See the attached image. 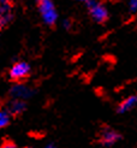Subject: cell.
I'll list each match as a JSON object with an SVG mask.
<instances>
[{
    "label": "cell",
    "instance_id": "1",
    "mask_svg": "<svg viewBox=\"0 0 137 148\" xmlns=\"http://www.w3.org/2000/svg\"><path fill=\"white\" fill-rule=\"evenodd\" d=\"M85 6L88 9L89 16L94 22H96L99 24H104L107 22L108 17H110V11H108L106 5H104L99 0H89L85 4Z\"/></svg>",
    "mask_w": 137,
    "mask_h": 148
},
{
    "label": "cell",
    "instance_id": "12",
    "mask_svg": "<svg viewBox=\"0 0 137 148\" xmlns=\"http://www.w3.org/2000/svg\"><path fill=\"white\" fill-rule=\"evenodd\" d=\"M63 27H64V29H66V30H70V29L72 28V22L70 19H64L63 21Z\"/></svg>",
    "mask_w": 137,
    "mask_h": 148
},
{
    "label": "cell",
    "instance_id": "2",
    "mask_svg": "<svg viewBox=\"0 0 137 148\" xmlns=\"http://www.w3.org/2000/svg\"><path fill=\"white\" fill-rule=\"evenodd\" d=\"M39 12L42 18V22L48 27H53L58 22V11L52 0H40Z\"/></svg>",
    "mask_w": 137,
    "mask_h": 148
},
{
    "label": "cell",
    "instance_id": "16",
    "mask_svg": "<svg viewBox=\"0 0 137 148\" xmlns=\"http://www.w3.org/2000/svg\"><path fill=\"white\" fill-rule=\"evenodd\" d=\"M37 1H40V0H37Z\"/></svg>",
    "mask_w": 137,
    "mask_h": 148
},
{
    "label": "cell",
    "instance_id": "5",
    "mask_svg": "<svg viewBox=\"0 0 137 148\" xmlns=\"http://www.w3.org/2000/svg\"><path fill=\"white\" fill-rule=\"evenodd\" d=\"M121 140V134L112 128H104L100 132L99 141L104 147H113Z\"/></svg>",
    "mask_w": 137,
    "mask_h": 148
},
{
    "label": "cell",
    "instance_id": "3",
    "mask_svg": "<svg viewBox=\"0 0 137 148\" xmlns=\"http://www.w3.org/2000/svg\"><path fill=\"white\" fill-rule=\"evenodd\" d=\"M31 72V66L29 63L19 60L14 63L9 70V77L14 82H20L25 79Z\"/></svg>",
    "mask_w": 137,
    "mask_h": 148
},
{
    "label": "cell",
    "instance_id": "9",
    "mask_svg": "<svg viewBox=\"0 0 137 148\" xmlns=\"http://www.w3.org/2000/svg\"><path fill=\"white\" fill-rule=\"evenodd\" d=\"M11 118H12L11 113L5 107L0 108V129L9 127L10 123H11Z\"/></svg>",
    "mask_w": 137,
    "mask_h": 148
},
{
    "label": "cell",
    "instance_id": "7",
    "mask_svg": "<svg viewBox=\"0 0 137 148\" xmlns=\"http://www.w3.org/2000/svg\"><path fill=\"white\" fill-rule=\"evenodd\" d=\"M5 108L11 113V116H19L25 111L27 103L24 100L11 98V100L5 105Z\"/></svg>",
    "mask_w": 137,
    "mask_h": 148
},
{
    "label": "cell",
    "instance_id": "11",
    "mask_svg": "<svg viewBox=\"0 0 137 148\" xmlns=\"http://www.w3.org/2000/svg\"><path fill=\"white\" fill-rule=\"evenodd\" d=\"M0 148H19L16 143H14L13 141H10V140H7V141H4V143L1 145V147Z\"/></svg>",
    "mask_w": 137,
    "mask_h": 148
},
{
    "label": "cell",
    "instance_id": "17",
    "mask_svg": "<svg viewBox=\"0 0 137 148\" xmlns=\"http://www.w3.org/2000/svg\"><path fill=\"white\" fill-rule=\"evenodd\" d=\"M0 28H1V27H0Z\"/></svg>",
    "mask_w": 137,
    "mask_h": 148
},
{
    "label": "cell",
    "instance_id": "10",
    "mask_svg": "<svg viewBox=\"0 0 137 148\" xmlns=\"http://www.w3.org/2000/svg\"><path fill=\"white\" fill-rule=\"evenodd\" d=\"M127 7L131 13L137 12V0H127Z\"/></svg>",
    "mask_w": 137,
    "mask_h": 148
},
{
    "label": "cell",
    "instance_id": "4",
    "mask_svg": "<svg viewBox=\"0 0 137 148\" xmlns=\"http://www.w3.org/2000/svg\"><path fill=\"white\" fill-rule=\"evenodd\" d=\"M9 94H10V98L20 99V100L25 101V100H29L30 98H33V95L35 94V89L28 84L17 82L11 87Z\"/></svg>",
    "mask_w": 137,
    "mask_h": 148
},
{
    "label": "cell",
    "instance_id": "15",
    "mask_svg": "<svg viewBox=\"0 0 137 148\" xmlns=\"http://www.w3.org/2000/svg\"><path fill=\"white\" fill-rule=\"evenodd\" d=\"M27 148H34V147H27Z\"/></svg>",
    "mask_w": 137,
    "mask_h": 148
},
{
    "label": "cell",
    "instance_id": "6",
    "mask_svg": "<svg viewBox=\"0 0 137 148\" xmlns=\"http://www.w3.org/2000/svg\"><path fill=\"white\" fill-rule=\"evenodd\" d=\"M13 18V6L10 0H0V27H5Z\"/></svg>",
    "mask_w": 137,
    "mask_h": 148
},
{
    "label": "cell",
    "instance_id": "13",
    "mask_svg": "<svg viewBox=\"0 0 137 148\" xmlns=\"http://www.w3.org/2000/svg\"><path fill=\"white\" fill-rule=\"evenodd\" d=\"M43 148H57V147H55V145L53 142H49V143H47Z\"/></svg>",
    "mask_w": 137,
    "mask_h": 148
},
{
    "label": "cell",
    "instance_id": "14",
    "mask_svg": "<svg viewBox=\"0 0 137 148\" xmlns=\"http://www.w3.org/2000/svg\"><path fill=\"white\" fill-rule=\"evenodd\" d=\"M77 1H78V3H82V4H87V3L89 1V0H77Z\"/></svg>",
    "mask_w": 137,
    "mask_h": 148
},
{
    "label": "cell",
    "instance_id": "8",
    "mask_svg": "<svg viewBox=\"0 0 137 148\" xmlns=\"http://www.w3.org/2000/svg\"><path fill=\"white\" fill-rule=\"evenodd\" d=\"M137 106V95H130V97L125 98L121 102H119V105L117 106V113L119 114H125L130 112L131 110H134Z\"/></svg>",
    "mask_w": 137,
    "mask_h": 148
}]
</instances>
